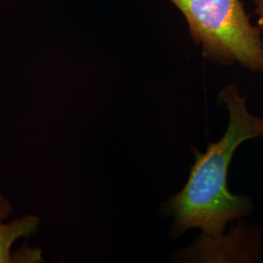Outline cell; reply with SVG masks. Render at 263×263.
<instances>
[{
  "instance_id": "1",
  "label": "cell",
  "mask_w": 263,
  "mask_h": 263,
  "mask_svg": "<svg viewBox=\"0 0 263 263\" xmlns=\"http://www.w3.org/2000/svg\"><path fill=\"white\" fill-rule=\"evenodd\" d=\"M216 102L228 110L226 131L220 140L210 141L204 152L192 148L194 163L185 185L163 206V213L174 217L173 238L193 228L207 235H219L253 212L252 199L232 193L227 177L237 148L245 141L263 137V117L249 110L246 97L235 84L223 87Z\"/></svg>"
},
{
  "instance_id": "5",
  "label": "cell",
  "mask_w": 263,
  "mask_h": 263,
  "mask_svg": "<svg viewBox=\"0 0 263 263\" xmlns=\"http://www.w3.org/2000/svg\"><path fill=\"white\" fill-rule=\"evenodd\" d=\"M12 213V205L0 192V221L6 219Z\"/></svg>"
},
{
  "instance_id": "3",
  "label": "cell",
  "mask_w": 263,
  "mask_h": 263,
  "mask_svg": "<svg viewBox=\"0 0 263 263\" xmlns=\"http://www.w3.org/2000/svg\"><path fill=\"white\" fill-rule=\"evenodd\" d=\"M177 258L191 263L263 262L262 230L244 218L239 219L219 235L201 232Z\"/></svg>"
},
{
  "instance_id": "2",
  "label": "cell",
  "mask_w": 263,
  "mask_h": 263,
  "mask_svg": "<svg viewBox=\"0 0 263 263\" xmlns=\"http://www.w3.org/2000/svg\"><path fill=\"white\" fill-rule=\"evenodd\" d=\"M170 1L183 14L192 40L207 60L263 72L261 28L253 25L241 0Z\"/></svg>"
},
{
  "instance_id": "6",
  "label": "cell",
  "mask_w": 263,
  "mask_h": 263,
  "mask_svg": "<svg viewBox=\"0 0 263 263\" xmlns=\"http://www.w3.org/2000/svg\"><path fill=\"white\" fill-rule=\"evenodd\" d=\"M255 13L258 18L259 28H263V0H254Z\"/></svg>"
},
{
  "instance_id": "4",
  "label": "cell",
  "mask_w": 263,
  "mask_h": 263,
  "mask_svg": "<svg viewBox=\"0 0 263 263\" xmlns=\"http://www.w3.org/2000/svg\"><path fill=\"white\" fill-rule=\"evenodd\" d=\"M37 216H25L8 223L0 221V263L14 262L11 247L20 239L32 235L37 230Z\"/></svg>"
}]
</instances>
